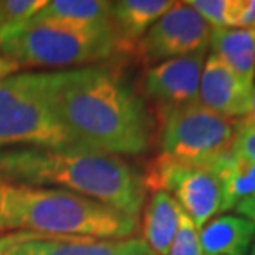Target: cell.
Here are the masks:
<instances>
[{"label":"cell","instance_id":"1","mask_svg":"<svg viewBox=\"0 0 255 255\" xmlns=\"http://www.w3.org/2000/svg\"><path fill=\"white\" fill-rule=\"evenodd\" d=\"M45 105L78 146L116 156L142 154L154 137V120L139 91L118 68L86 65L37 71Z\"/></svg>","mask_w":255,"mask_h":255},{"label":"cell","instance_id":"2","mask_svg":"<svg viewBox=\"0 0 255 255\" xmlns=\"http://www.w3.org/2000/svg\"><path fill=\"white\" fill-rule=\"evenodd\" d=\"M0 179L80 194L139 221L146 187L121 156L85 146H20L0 151Z\"/></svg>","mask_w":255,"mask_h":255},{"label":"cell","instance_id":"3","mask_svg":"<svg viewBox=\"0 0 255 255\" xmlns=\"http://www.w3.org/2000/svg\"><path fill=\"white\" fill-rule=\"evenodd\" d=\"M139 221L93 199L57 187L0 179V234L129 239Z\"/></svg>","mask_w":255,"mask_h":255},{"label":"cell","instance_id":"4","mask_svg":"<svg viewBox=\"0 0 255 255\" xmlns=\"http://www.w3.org/2000/svg\"><path fill=\"white\" fill-rule=\"evenodd\" d=\"M0 52L22 68H78L120 53L113 23L70 25L28 20L0 32Z\"/></svg>","mask_w":255,"mask_h":255},{"label":"cell","instance_id":"5","mask_svg":"<svg viewBox=\"0 0 255 255\" xmlns=\"http://www.w3.org/2000/svg\"><path fill=\"white\" fill-rule=\"evenodd\" d=\"M229 154L214 162L197 164L159 152L146 164L144 187L151 194L167 192L174 197L199 231L211 219L229 211L226 187Z\"/></svg>","mask_w":255,"mask_h":255},{"label":"cell","instance_id":"6","mask_svg":"<svg viewBox=\"0 0 255 255\" xmlns=\"http://www.w3.org/2000/svg\"><path fill=\"white\" fill-rule=\"evenodd\" d=\"M20 146H78L45 105L35 71L0 80V151Z\"/></svg>","mask_w":255,"mask_h":255},{"label":"cell","instance_id":"7","mask_svg":"<svg viewBox=\"0 0 255 255\" xmlns=\"http://www.w3.org/2000/svg\"><path fill=\"white\" fill-rule=\"evenodd\" d=\"M159 125L162 154L197 164L227 156L236 137V121L222 118L197 101L161 111Z\"/></svg>","mask_w":255,"mask_h":255},{"label":"cell","instance_id":"8","mask_svg":"<svg viewBox=\"0 0 255 255\" xmlns=\"http://www.w3.org/2000/svg\"><path fill=\"white\" fill-rule=\"evenodd\" d=\"M212 27L187 2L174 5L147 30L131 55L146 68L187 55L206 52Z\"/></svg>","mask_w":255,"mask_h":255},{"label":"cell","instance_id":"9","mask_svg":"<svg viewBox=\"0 0 255 255\" xmlns=\"http://www.w3.org/2000/svg\"><path fill=\"white\" fill-rule=\"evenodd\" d=\"M206 57L207 50L167 60L146 70L142 91L156 105L157 113L196 103Z\"/></svg>","mask_w":255,"mask_h":255},{"label":"cell","instance_id":"10","mask_svg":"<svg viewBox=\"0 0 255 255\" xmlns=\"http://www.w3.org/2000/svg\"><path fill=\"white\" fill-rule=\"evenodd\" d=\"M3 255H152L141 237L93 239L23 232Z\"/></svg>","mask_w":255,"mask_h":255},{"label":"cell","instance_id":"11","mask_svg":"<svg viewBox=\"0 0 255 255\" xmlns=\"http://www.w3.org/2000/svg\"><path fill=\"white\" fill-rule=\"evenodd\" d=\"M252 88L217 57L209 53L199 81L197 103L222 118L239 121L249 111Z\"/></svg>","mask_w":255,"mask_h":255},{"label":"cell","instance_id":"12","mask_svg":"<svg viewBox=\"0 0 255 255\" xmlns=\"http://www.w3.org/2000/svg\"><path fill=\"white\" fill-rule=\"evenodd\" d=\"M174 2L172 0H118L111 2V23L120 43V53H129Z\"/></svg>","mask_w":255,"mask_h":255},{"label":"cell","instance_id":"13","mask_svg":"<svg viewBox=\"0 0 255 255\" xmlns=\"http://www.w3.org/2000/svg\"><path fill=\"white\" fill-rule=\"evenodd\" d=\"M204 255H249L255 227L239 214H219L197 231Z\"/></svg>","mask_w":255,"mask_h":255},{"label":"cell","instance_id":"14","mask_svg":"<svg viewBox=\"0 0 255 255\" xmlns=\"http://www.w3.org/2000/svg\"><path fill=\"white\" fill-rule=\"evenodd\" d=\"M181 207L167 192H152L142 214V241L152 255H167L179 227Z\"/></svg>","mask_w":255,"mask_h":255},{"label":"cell","instance_id":"15","mask_svg":"<svg viewBox=\"0 0 255 255\" xmlns=\"http://www.w3.org/2000/svg\"><path fill=\"white\" fill-rule=\"evenodd\" d=\"M209 48L247 85H255V30L212 28Z\"/></svg>","mask_w":255,"mask_h":255},{"label":"cell","instance_id":"16","mask_svg":"<svg viewBox=\"0 0 255 255\" xmlns=\"http://www.w3.org/2000/svg\"><path fill=\"white\" fill-rule=\"evenodd\" d=\"M33 18L70 25H108L111 23V2L52 0L45 3V7Z\"/></svg>","mask_w":255,"mask_h":255},{"label":"cell","instance_id":"17","mask_svg":"<svg viewBox=\"0 0 255 255\" xmlns=\"http://www.w3.org/2000/svg\"><path fill=\"white\" fill-rule=\"evenodd\" d=\"M226 187L229 211L236 207L241 199L255 194V162L236 159L229 154L226 162Z\"/></svg>","mask_w":255,"mask_h":255},{"label":"cell","instance_id":"18","mask_svg":"<svg viewBox=\"0 0 255 255\" xmlns=\"http://www.w3.org/2000/svg\"><path fill=\"white\" fill-rule=\"evenodd\" d=\"M45 3V0H0V32L27 23Z\"/></svg>","mask_w":255,"mask_h":255},{"label":"cell","instance_id":"19","mask_svg":"<svg viewBox=\"0 0 255 255\" xmlns=\"http://www.w3.org/2000/svg\"><path fill=\"white\" fill-rule=\"evenodd\" d=\"M187 3L212 28H234L236 0H189Z\"/></svg>","mask_w":255,"mask_h":255},{"label":"cell","instance_id":"20","mask_svg":"<svg viewBox=\"0 0 255 255\" xmlns=\"http://www.w3.org/2000/svg\"><path fill=\"white\" fill-rule=\"evenodd\" d=\"M167 255H204L199 244L197 229L182 209L179 214V227Z\"/></svg>","mask_w":255,"mask_h":255},{"label":"cell","instance_id":"21","mask_svg":"<svg viewBox=\"0 0 255 255\" xmlns=\"http://www.w3.org/2000/svg\"><path fill=\"white\" fill-rule=\"evenodd\" d=\"M231 154L236 159L255 162V129L239 126L236 123V137H234Z\"/></svg>","mask_w":255,"mask_h":255},{"label":"cell","instance_id":"22","mask_svg":"<svg viewBox=\"0 0 255 255\" xmlns=\"http://www.w3.org/2000/svg\"><path fill=\"white\" fill-rule=\"evenodd\" d=\"M234 28L255 30V0H236Z\"/></svg>","mask_w":255,"mask_h":255},{"label":"cell","instance_id":"23","mask_svg":"<svg viewBox=\"0 0 255 255\" xmlns=\"http://www.w3.org/2000/svg\"><path fill=\"white\" fill-rule=\"evenodd\" d=\"M234 211H236V214H239V216L246 217L247 221L252 222V226L255 227V194L241 199V201L236 204Z\"/></svg>","mask_w":255,"mask_h":255},{"label":"cell","instance_id":"24","mask_svg":"<svg viewBox=\"0 0 255 255\" xmlns=\"http://www.w3.org/2000/svg\"><path fill=\"white\" fill-rule=\"evenodd\" d=\"M239 126H244V128H251V129H255V85L252 88V96H251V106H249V111L247 115L244 116L242 120L236 121Z\"/></svg>","mask_w":255,"mask_h":255},{"label":"cell","instance_id":"25","mask_svg":"<svg viewBox=\"0 0 255 255\" xmlns=\"http://www.w3.org/2000/svg\"><path fill=\"white\" fill-rule=\"evenodd\" d=\"M17 71H20L18 66L0 52V80L7 78V76H10V75H15Z\"/></svg>","mask_w":255,"mask_h":255},{"label":"cell","instance_id":"26","mask_svg":"<svg viewBox=\"0 0 255 255\" xmlns=\"http://www.w3.org/2000/svg\"><path fill=\"white\" fill-rule=\"evenodd\" d=\"M22 236H23V232H15V234H5V236L0 237V255H3V252L7 251L13 242H17Z\"/></svg>","mask_w":255,"mask_h":255},{"label":"cell","instance_id":"27","mask_svg":"<svg viewBox=\"0 0 255 255\" xmlns=\"http://www.w3.org/2000/svg\"><path fill=\"white\" fill-rule=\"evenodd\" d=\"M249 255H255V242H254V246L251 247V251H249Z\"/></svg>","mask_w":255,"mask_h":255}]
</instances>
